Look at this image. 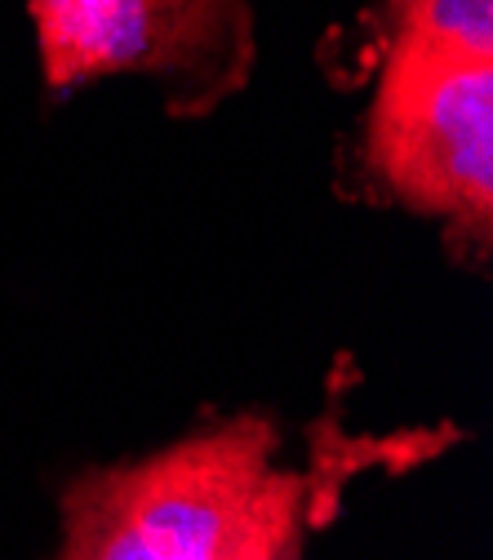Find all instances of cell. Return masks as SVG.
<instances>
[{"label": "cell", "mask_w": 493, "mask_h": 560, "mask_svg": "<svg viewBox=\"0 0 493 560\" xmlns=\"http://www.w3.org/2000/svg\"><path fill=\"white\" fill-rule=\"evenodd\" d=\"M54 98L133 77L178 120L232 103L258 62L254 0H27Z\"/></svg>", "instance_id": "cell-3"}, {"label": "cell", "mask_w": 493, "mask_h": 560, "mask_svg": "<svg viewBox=\"0 0 493 560\" xmlns=\"http://www.w3.org/2000/svg\"><path fill=\"white\" fill-rule=\"evenodd\" d=\"M462 441L454 423L356 432L342 392L290 432L271 409L204 413L178 441L67 471L40 560H307L365 476H404Z\"/></svg>", "instance_id": "cell-1"}, {"label": "cell", "mask_w": 493, "mask_h": 560, "mask_svg": "<svg viewBox=\"0 0 493 560\" xmlns=\"http://www.w3.org/2000/svg\"><path fill=\"white\" fill-rule=\"evenodd\" d=\"M365 81L374 98L338 187L436 223L449 258L484 271L493 254V58L396 49Z\"/></svg>", "instance_id": "cell-2"}, {"label": "cell", "mask_w": 493, "mask_h": 560, "mask_svg": "<svg viewBox=\"0 0 493 560\" xmlns=\"http://www.w3.org/2000/svg\"><path fill=\"white\" fill-rule=\"evenodd\" d=\"M365 27L351 72H374L396 49L493 58V0H374Z\"/></svg>", "instance_id": "cell-4"}]
</instances>
